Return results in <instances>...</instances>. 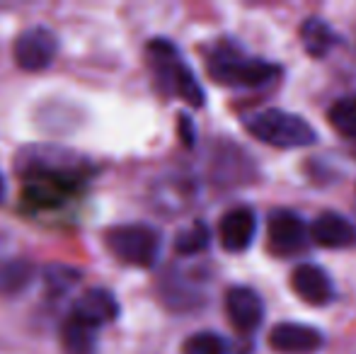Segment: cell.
Wrapping results in <instances>:
<instances>
[{
  "mask_svg": "<svg viewBox=\"0 0 356 354\" xmlns=\"http://www.w3.org/2000/svg\"><path fill=\"white\" fill-rule=\"evenodd\" d=\"M245 129L257 141L274 148H303L318 141L313 127L305 119L284 109H264V112L245 117Z\"/></svg>",
  "mask_w": 356,
  "mask_h": 354,
  "instance_id": "6da1fadb",
  "label": "cell"
},
{
  "mask_svg": "<svg viewBox=\"0 0 356 354\" xmlns=\"http://www.w3.org/2000/svg\"><path fill=\"white\" fill-rule=\"evenodd\" d=\"M209 71L213 81L233 88H259L279 76V66L259 58H248L238 54L233 47L223 44L209 58Z\"/></svg>",
  "mask_w": 356,
  "mask_h": 354,
  "instance_id": "7a4b0ae2",
  "label": "cell"
},
{
  "mask_svg": "<svg viewBox=\"0 0 356 354\" xmlns=\"http://www.w3.org/2000/svg\"><path fill=\"white\" fill-rule=\"evenodd\" d=\"M148 56H150V66H153L155 78H158L160 88H163L165 92L179 95V97L187 99L194 107H202L204 104L202 88H199L194 73L182 63V58H179L177 49H175L172 44L158 39V42H153L148 47Z\"/></svg>",
  "mask_w": 356,
  "mask_h": 354,
  "instance_id": "3957f363",
  "label": "cell"
},
{
  "mask_svg": "<svg viewBox=\"0 0 356 354\" xmlns=\"http://www.w3.org/2000/svg\"><path fill=\"white\" fill-rule=\"evenodd\" d=\"M107 246L119 260L129 265L150 267L158 260L160 252V233L145 223H129L117 226L107 233Z\"/></svg>",
  "mask_w": 356,
  "mask_h": 354,
  "instance_id": "277c9868",
  "label": "cell"
},
{
  "mask_svg": "<svg viewBox=\"0 0 356 354\" xmlns=\"http://www.w3.org/2000/svg\"><path fill=\"white\" fill-rule=\"evenodd\" d=\"M58 51V39L47 27H29L15 39V61L22 71H44Z\"/></svg>",
  "mask_w": 356,
  "mask_h": 354,
  "instance_id": "5b68a950",
  "label": "cell"
},
{
  "mask_svg": "<svg viewBox=\"0 0 356 354\" xmlns=\"http://www.w3.org/2000/svg\"><path fill=\"white\" fill-rule=\"evenodd\" d=\"M269 250L274 255H296L308 243V228L296 214L291 211H274L269 216L267 226Z\"/></svg>",
  "mask_w": 356,
  "mask_h": 354,
  "instance_id": "8992f818",
  "label": "cell"
},
{
  "mask_svg": "<svg viewBox=\"0 0 356 354\" xmlns=\"http://www.w3.org/2000/svg\"><path fill=\"white\" fill-rule=\"evenodd\" d=\"M254 233H257V218L250 207H235L220 218L218 236L220 246L228 252H243L252 246Z\"/></svg>",
  "mask_w": 356,
  "mask_h": 354,
  "instance_id": "52a82bcc",
  "label": "cell"
},
{
  "mask_svg": "<svg viewBox=\"0 0 356 354\" xmlns=\"http://www.w3.org/2000/svg\"><path fill=\"white\" fill-rule=\"evenodd\" d=\"M225 311L238 332H252L264 318V303L252 289L233 287L225 293Z\"/></svg>",
  "mask_w": 356,
  "mask_h": 354,
  "instance_id": "ba28073f",
  "label": "cell"
},
{
  "mask_svg": "<svg viewBox=\"0 0 356 354\" xmlns=\"http://www.w3.org/2000/svg\"><path fill=\"white\" fill-rule=\"evenodd\" d=\"M291 287L296 296L303 298L310 306H327L334 298V284L323 267L318 265H300L291 274Z\"/></svg>",
  "mask_w": 356,
  "mask_h": 354,
  "instance_id": "9c48e42d",
  "label": "cell"
},
{
  "mask_svg": "<svg viewBox=\"0 0 356 354\" xmlns=\"http://www.w3.org/2000/svg\"><path fill=\"white\" fill-rule=\"evenodd\" d=\"M269 345L282 354H313L323 345V335L315 328L300 323H279L269 332Z\"/></svg>",
  "mask_w": 356,
  "mask_h": 354,
  "instance_id": "30bf717a",
  "label": "cell"
},
{
  "mask_svg": "<svg viewBox=\"0 0 356 354\" xmlns=\"http://www.w3.org/2000/svg\"><path fill=\"white\" fill-rule=\"evenodd\" d=\"M308 236L318 246L332 248V250L356 246V226L349 218L339 216V214H323V216H318L313 221V226H310Z\"/></svg>",
  "mask_w": 356,
  "mask_h": 354,
  "instance_id": "8fae6325",
  "label": "cell"
},
{
  "mask_svg": "<svg viewBox=\"0 0 356 354\" xmlns=\"http://www.w3.org/2000/svg\"><path fill=\"white\" fill-rule=\"evenodd\" d=\"M119 316V303L117 298L112 296L104 289H90L83 296L75 301L73 308V318L88 323L92 328H99L104 323H112L114 318Z\"/></svg>",
  "mask_w": 356,
  "mask_h": 354,
  "instance_id": "7c38bea8",
  "label": "cell"
},
{
  "mask_svg": "<svg viewBox=\"0 0 356 354\" xmlns=\"http://www.w3.org/2000/svg\"><path fill=\"white\" fill-rule=\"evenodd\" d=\"M61 342L66 354H95V347H97V328L88 325V323L71 316L61 330Z\"/></svg>",
  "mask_w": 356,
  "mask_h": 354,
  "instance_id": "4fadbf2b",
  "label": "cell"
},
{
  "mask_svg": "<svg viewBox=\"0 0 356 354\" xmlns=\"http://www.w3.org/2000/svg\"><path fill=\"white\" fill-rule=\"evenodd\" d=\"M300 37H303L305 51H308L310 56H318V58L325 56V54L337 44V34H334L332 29H330L327 24L318 17L305 19L303 27H300Z\"/></svg>",
  "mask_w": 356,
  "mask_h": 354,
  "instance_id": "5bb4252c",
  "label": "cell"
},
{
  "mask_svg": "<svg viewBox=\"0 0 356 354\" xmlns=\"http://www.w3.org/2000/svg\"><path fill=\"white\" fill-rule=\"evenodd\" d=\"M209 241H211V231H209L207 223L194 221L189 228H184L182 233L175 241V250L182 252V255H197V252L207 250Z\"/></svg>",
  "mask_w": 356,
  "mask_h": 354,
  "instance_id": "9a60e30c",
  "label": "cell"
},
{
  "mask_svg": "<svg viewBox=\"0 0 356 354\" xmlns=\"http://www.w3.org/2000/svg\"><path fill=\"white\" fill-rule=\"evenodd\" d=\"M330 124L347 138H356V99H339L330 107Z\"/></svg>",
  "mask_w": 356,
  "mask_h": 354,
  "instance_id": "2e32d148",
  "label": "cell"
},
{
  "mask_svg": "<svg viewBox=\"0 0 356 354\" xmlns=\"http://www.w3.org/2000/svg\"><path fill=\"white\" fill-rule=\"evenodd\" d=\"M184 354H228V342L216 332H197L184 342Z\"/></svg>",
  "mask_w": 356,
  "mask_h": 354,
  "instance_id": "e0dca14e",
  "label": "cell"
},
{
  "mask_svg": "<svg viewBox=\"0 0 356 354\" xmlns=\"http://www.w3.org/2000/svg\"><path fill=\"white\" fill-rule=\"evenodd\" d=\"M5 199V179H3V175H0V202Z\"/></svg>",
  "mask_w": 356,
  "mask_h": 354,
  "instance_id": "ac0fdd59",
  "label": "cell"
}]
</instances>
